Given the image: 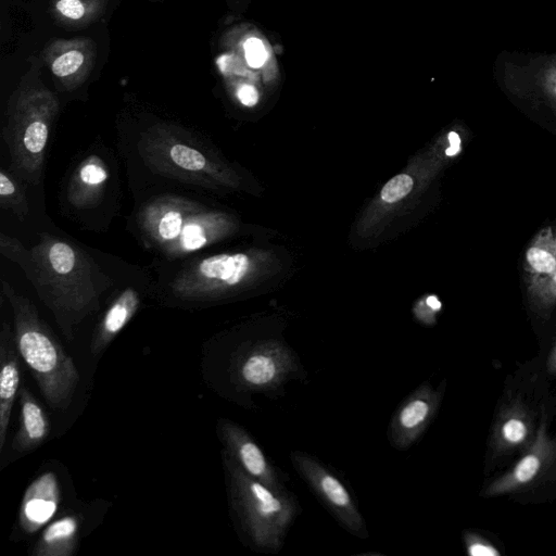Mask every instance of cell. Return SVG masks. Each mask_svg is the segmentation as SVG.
Wrapping results in <instances>:
<instances>
[{"label":"cell","mask_w":556,"mask_h":556,"mask_svg":"<svg viewBox=\"0 0 556 556\" xmlns=\"http://www.w3.org/2000/svg\"><path fill=\"white\" fill-rule=\"evenodd\" d=\"M555 466L556 438L549 434L546 422L542 420L532 444L510 469L486 485L483 495L496 497L529 490Z\"/></svg>","instance_id":"8"},{"label":"cell","mask_w":556,"mask_h":556,"mask_svg":"<svg viewBox=\"0 0 556 556\" xmlns=\"http://www.w3.org/2000/svg\"><path fill=\"white\" fill-rule=\"evenodd\" d=\"M80 518L66 514L51 522L35 544V556H71L77 546Z\"/></svg>","instance_id":"19"},{"label":"cell","mask_w":556,"mask_h":556,"mask_svg":"<svg viewBox=\"0 0 556 556\" xmlns=\"http://www.w3.org/2000/svg\"><path fill=\"white\" fill-rule=\"evenodd\" d=\"M555 281H556V274H555Z\"/></svg>","instance_id":"32"},{"label":"cell","mask_w":556,"mask_h":556,"mask_svg":"<svg viewBox=\"0 0 556 556\" xmlns=\"http://www.w3.org/2000/svg\"><path fill=\"white\" fill-rule=\"evenodd\" d=\"M138 225L149 243L170 258L204 249L225 237L232 226L224 213L169 194L147 203Z\"/></svg>","instance_id":"3"},{"label":"cell","mask_w":556,"mask_h":556,"mask_svg":"<svg viewBox=\"0 0 556 556\" xmlns=\"http://www.w3.org/2000/svg\"><path fill=\"white\" fill-rule=\"evenodd\" d=\"M298 370L292 352L277 344H261L241 352L232 365L236 382L249 391H274Z\"/></svg>","instance_id":"10"},{"label":"cell","mask_w":556,"mask_h":556,"mask_svg":"<svg viewBox=\"0 0 556 556\" xmlns=\"http://www.w3.org/2000/svg\"><path fill=\"white\" fill-rule=\"evenodd\" d=\"M51 72L60 79H77L90 64L86 45L75 40L65 41L53 53L48 54Z\"/></svg>","instance_id":"20"},{"label":"cell","mask_w":556,"mask_h":556,"mask_svg":"<svg viewBox=\"0 0 556 556\" xmlns=\"http://www.w3.org/2000/svg\"><path fill=\"white\" fill-rule=\"evenodd\" d=\"M229 501L240 529L260 552L275 554L299 515L296 498L289 491L277 492L248 475L226 452Z\"/></svg>","instance_id":"4"},{"label":"cell","mask_w":556,"mask_h":556,"mask_svg":"<svg viewBox=\"0 0 556 556\" xmlns=\"http://www.w3.org/2000/svg\"><path fill=\"white\" fill-rule=\"evenodd\" d=\"M61 491L54 472L47 471L34 480L23 496L18 523L26 533L38 531L58 511Z\"/></svg>","instance_id":"14"},{"label":"cell","mask_w":556,"mask_h":556,"mask_svg":"<svg viewBox=\"0 0 556 556\" xmlns=\"http://www.w3.org/2000/svg\"><path fill=\"white\" fill-rule=\"evenodd\" d=\"M58 111V101L47 89L21 92L9 110L3 139L11 166L20 179L30 185H38L41 179L46 147Z\"/></svg>","instance_id":"5"},{"label":"cell","mask_w":556,"mask_h":556,"mask_svg":"<svg viewBox=\"0 0 556 556\" xmlns=\"http://www.w3.org/2000/svg\"><path fill=\"white\" fill-rule=\"evenodd\" d=\"M21 426L16 432L11 450L17 455L26 454L38 447L49 434V421L43 408L29 390H20Z\"/></svg>","instance_id":"17"},{"label":"cell","mask_w":556,"mask_h":556,"mask_svg":"<svg viewBox=\"0 0 556 556\" xmlns=\"http://www.w3.org/2000/svg\"><path fill=\"white\" fill-rule=\"evenodd\" d=\"M55 10L63 17L79 21L88 13V4L84 0H56Z\"/></svg>","instance_id":"26"},{"label":"cell","mask_w":556,"mask_h":556,"mask_svg":"<svg viewBox=\"0 0 556 556\" xmlns=\"http://www.w3.org/2000/svg\"><path fill=\"white\" fill-rule=\"evenodd\" d=\"M413 185L414 181L410 176L406 174L396 175L383 186L381 198L388 203L396 202L410 192Z\"/></svg>","instance_id":"24"},{"label":"cell","mask_w":556,"mask_h":556,"mask_svg":"<svg viewBox=\"0 0 556 556\" xmlns=\"http://www.w3.org/2000/svg\"><path fill=\"white\" fill-rule=\"evenodd\" d=\"M494 73L514 92L542 94L556 102V51H503L496 58Z\"/></svg>","instance_id":"9"},{"label":"cell","mask_w":556,"mask_h":556,"mask_svg":"<svg viewBox=\"0 0 556 556\" xmlns=\"http://www.w3.org/2000/svg\"><path fill=\"white\" fill-rule=\"evenodd\" d=\"M139 151L144 162L162 175L207 188L230 181L227 170L216 161L164 127L148 130Z\"/></svg>","instance_id":"6"},{"label":"cell","mask_w":556,"mask_h":556,"mask_svg":"<svg viewBox=\"0 0 556 556\" xmlns=\"http://www.w3.org/2000/svg\"><path fill=\"white\" fill-rule=\"evenodd\" d=\"M218 429L225 451L248 475L277 492L288 491L283 473L269 463L258 444L243 428L222 419Z\"/></svg>","instance_id":"12"},{"label":"cell","mask_w":556,"mask_h":556,"mask_svg":"<svg viewBox=\"0 0 556 556\" xmlns=\"http://www.w3.org/2000/svg\"><path fill=\"white\" fill-rule=\"evenodd\" d=\"M40 299L53 312L67 339L73 327L99 307L110 281L92 260L70 242L43 233L24 269Z\"/></svg>","instance_id":"1"},{"label":"cell","mask_w":556,"mask_h":556,"mask_svg":"<svg viewBox=\"0 0 556 556\" xmlns=\"http://www.w3.org/2000/svg\"><path fill=\"white\" fill-rule=\"evenodd\" d=\"M0 252L3 256L16 263L23 270L27 267L30 260V250L15 238L0 233Z\"/></svg>","instance_id":"23"},{"label":"cell","mask_w":556,"mask_h":556,"mask_svg":"<svg viewBox=\"0 0 556 556\" xmlns=\"http://www.w3.org/2000/svg\"><path fill=\"white\" fill-rule=\"evenodd\" d=\"M0 206L13 212L21 220L29 212L25 188L18 177L3 168L0 170Z\"/></svg>","instance_id":"21"},{"label":"cell","mask_w":556,"mask_h":556,"mask_svg":"<svg viewBox=\"0 0 556 556\" xmlns=\"http://www.w3.org/2000/svg\"><path fill=\"white\" fill-rule=\"evenodd\" d=\"M109 179V169L98 155L85 159L73 173L68 188L67 200L77 208L93 206L102 193Z\"/></svg>","instance_id":"16"},{"label":"cell","mask_w":556,"mask_h":556,"mask_svg":"<svg viewBox=\"0 0 556 556\" xmlns=\"http://www.w3.org/2000/svg\"><path fill=\"white\" fill-rule=\"evenodd\" d=\"M14 320V341L20 356L30 369L40 391L53 409H65L72 402L79 375L72 357L40 318L36 306L7 282Z\"/></svg>","instance_id":"2"},{"label":"cell","mask_w":556,"mask_h":556,"mask_svg":"<svg viewBox=\"0 0 556 556\" xmlns=\"http://www.w3.org/2000/svg\"><path fill=\"white\" fill-rule=\"evenodd\" d=\"M443 393V388L434 389L424 382L404 399L389 424L388 438L392 446L406 450L421 437L434 419Z\"/></svg>","instance_id":"11"},{"label":"cell","mask_w":556,"mask_h":556,"mask_svg":"<svg viewBox=\"0 0 556 556\" xmlns=\"http://www.w3.org/2000/svg\"><path fill=\"white\" fill-rule=\"evenodd\" d=\"M450 147L445 150V154L448 156H453L457 154L460 150V138L457 132L451 131L448 134Z\"/></svg>","instance_id":"29"},{"label":"cell","mask_w":556,"mask_h":556,"mask_svg":"<svg viewBox=\"0 0 556 556\" xmlns=\"http://www.w3.org/2000/svg\"><path fill=\"white\" fill-rule=\"evenodd\" d=\"M466 553L470 556H501L502 552L489 539L475 531L463 534Z\"/></svg>","instance_id":"22"},{"label":"cell","mask_w":556,"mask_h":556,"mask_svg":"<svg viewBox=\"0 0 556 556\" xmlns=\"http://www.w3.org/2000/svg\"><path fill=\"white\" fill-rule=\"evenodd\" d=\"M140 305L139 293L134 288H126L106 309L94 330L90 350L100 354L130 321Z\"/></svg>","instance_id":"18"},{"label":"cell","mask_w":556,"mask_h":556,"mask_svg":"<svg viewBox=\"0 0 556 556\" xmlns=\"http://www.w3.org/2000/svg\"><path fill=\"white\" fill-rule=\"evenodd\" d=\"M243 48H244L245 60L251 67L257 68L264 64L267 53H266L264 45L262 43V41L260 39L254 38V37L249 38L244 42Z\"/></svg>","instance_id":"27"},{"label":"cell","mask_w":556,"mask_h":556,"mask_svg":"<svg viewBox=\"0 0 556 556\" xmlns=\"http://www.w3.org/2000/svg\"><path fill=\"white\" fill-rule=\"evenodd\" d=\"M427 305L433 311H439L441 308V302L434 295L427 298Z\"/></svg>","instance_id":"31"},{"label":"cell","mask_w":556,"mask_h":556,"mask_svg":"<svg viewBox=\"0 0 556 556\" xmlns=\"http://www.w3.org/2000/svg\"><path fill=\"white\" fill-rule=\"evenodd\" d=\"M546 370L551 375H556V343L553 350L549 352L546 361Z\"/></svg>","instance_id":"30"},{"label":"cell","mask_w":556,"mask_h":556,"mask_svg":"<svg viewBox=\"0 0 556 556\" xmlns=\"http://www.w3.org/2000/svg\"><path fill=\"white\" fill-rule=\"evenodd\" d=\"M237 97L247 106H253L258 101V92L251 85H241L237 90Z\"/></svg>","instance_id":"28"},{"label":"cell","mask_w":556,"mask_h":556,"mask_svg":"<svg viewBox=\"0 0 556 556\" xmlns=\"http://www.w3.org/2000/svg\"><path fill=\"white\" fill-rule=\"evenodd\" d=\"M534 417L529 407L519 400H510L497 413L490 445L495 455L526 451L536 434Z\"/></svg>","instance_id":"13"},{"label":"cell","mask_w":556,"mask_h":556,"mask_svg":"<svg viewBox=\"0 0 556 556\" xmlns=\"http://www.w3.org/2000/svg\"><path fill=\"white\" fill-rule=\"evenodd\" d=\"M527 261L533 269L540 273H553L556 269V260L547 251L531 248L527 252Z\"/></svg>","instance_id":"25"},{"label":"cell","mask_w":556,"mask_h":556,"mask_svg":"<svg viewBox=\"0 0 556 556\" xmlns=\"http://www.w3.org/2000/svg\"><path fill=\"white\" fill-rule=\"evenodd\" d=\"M10 325L2 324L0 333V451L5 443L13 403L21 382V367Z\"/></svg>","instance_id":"15"},{"label":"cell","mask_w":556,"mask_h":556,"mask_svg":"<svg viewBox=\"0 0 556 556\" xmlns=\"http://www.w3.org/2000/svg\"><path fill=\"white\" fill-rule=\"evenodd\" d=\"M291 462L342 528L359 539L368 538L365 520L352 494L328 467L304 452H293Z\"/></svg>","instance_id":"7"}]
</instances>
